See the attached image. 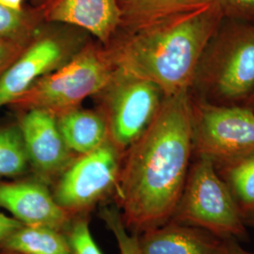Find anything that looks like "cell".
<instances>
[{
	"label": "cell",
	"mask_w": 254,
	"mask_h": 254,
	"mask_svg": "<svg viewBox=\"0 0 254 254\" xmlns=\"http://www.w3.org/2000/svg\"><path fill=\"white\" fill-rule=\"evenodd\" d=\"M43 20L33 8L9 9L0 5V40L30 43Z\"/></svg>",
	"instance_id": "cell-19"
},
{
	"label": "cell",
	"mask_w": 254,
	"mask_h": 254,
	"mask_svg": "<svg viewBox=\"0 0 254 254\" xmlns=\"http://www.w3.org/2000/svg\"><path fill=\"white\" fill-rule=\"evenodd\" d=\"M18 128L34 176L52 185L73 160L58 125L57 115L46 109L26 110Z\"/></svg>",
	"instance_id": "cell-9"
},
{
	"label": "cell",
	"mask_w": 254,
	"mask_h": 254,
	"mask_svg": "<svg viewBox=\"0 0 254 254\" xmlns=\"http://www.w3.org/2000/svg\"><path fill=\"white\" fill-rule=\"evenodd\" d=\"M64 234L70 246L71 254H104L91 236L90 216L71 218Z\"/></svg>",
	"instance_id": "cell-21"
},
{
	"label": "cell",
	"mask_w": 254,
	"mask_h": 254,
	"mask_svg": "<svg viewBox=\"0 0 254 254\" xmlns=\"http://www.w3.org/2000/svg\"><path fill=\"white\" fill-rule=\"evenodd\" d=\"M247 102V106L246 107H249L251 109H253L254 110V91L253 92V94L249 97V99L246 101Z\"/></svg>",
	"instance_id": "cell-28"
},
{
	"label": "cell",
	"mask_w": 254,
	"mask_h": 254,
	"mask_svg": "<svg viewBox=\"0 0 254 254\" xmlns=\"http://www.w3.org/2000/svg\"><path fill=\"white\" fill-rule=\"evenodd\" d=\"M37 177L0 180V208L25 225H43L63 231L71 218L55 200L52 191Z\"/></svg>",
	"instance_id": "cell-11"
},
{
	"label": "cell",
	"mask_w": 254,
	"mask_h": 254,
	"mask_svg": "<svg viewBox=\"0 0 254 254\" xmlns=\"http://www.w3.org/2000/svg\"><path fill=\"white\" fill-rule=\"evenodd\" d=\"M117 2L121 11V26H127L131 32L211 3L208 0H117Z\"/></svg>",
	"instance_id": "cell-15"
},
{
	"label": "cell",
	"mask_w": 254,
	"mask_h": 254,
	"mask_svg": "<svg viewBox=\"0 0 254 254\" xmlns=\"http://www.w3.org/2000/svg\"><path fill=\"white\" fill-rule=\"evenodd\" d=\"M98 216L115 237L120 254H142L138 242V235L127 230L122 218V213L115 203H104L99 210Z\"/></svg>",
	"instance_id": "cell-20"
},
{
	"label": "cell",
	"mask_w": 254,
	"mask_h": 254,
	"mask_svg": "<svg viewBox=\"0 0 254 254\" xmlns=\"http://www.w3.org/2000/svg\"><path fill=\"white\" fill-rule=\"evenodd\" d=\"M30 43L0 40V79Z\"/></svg>",
	"instance_id": "cell-23"
},
{
	"label": "cell",
	"mask_w": 254,
	"mask_h": 254,
	"mask_svg": "<svg viewBox=\"0 0 254 254\" xmlns=\"http://www.w3.org/2000/svg\"><path fill=\"white\" fill-rule=\"evenodd\" d=\"M195 81L220 102L248 100L254 91V25L218 29L201 57Z\"/></svg>",
	"instance_id": "cell-5"
},
{
	"label": "cell",
	"mask_w": 254,
	"mask_h": 254,
	"mask_svg": "<svg viewBox=\"0 0 254 254\" xmlns=\"http://www.w3.org/2000/svg\"><path fill=\"white\" fill-rule=\"evenodd\" d=\"M223 240L246 241L247 226L227 184L209 158L196 156L172 218Z\"/></svg>",
	"instance_id": "cell-3"
},
{
	"label": "cell",
	"mask_w": 254,
	"mask_h": 254,
	"mask_svg": "<svg viewBox=\"0 0 254 254\" xmlns=\"http://www.w3.org/2000/svg\"><path fill=\"white\" fill-rule=\"evenodd\" d=\"M30 169L27 150L18 127L0 128V178H16Z\"/></svg>",
	"instance_id": "cell-18"
},
{
	"label": "cell",
	"mask_w": 254,
	"mask_h": 254,
	"mask_svg": "<svg viewBox=\"0 0 254 254\" xmlns=\"http://www.w3.org/2000/svg\"><path fill=\"white\" fill-rule=\"evenodd\" d=\"M224 18L213 3L131 34L110 54L115 67L154 83L165 97L189 91Z\"/></svg>",
	"instance_id": "cell-2"
},
{
	"label": "cell",
	"mask_w": 254,
	"mask_h": 254,
	"mask_svg": "<svg viewBox=\"0 0 254 254\" xmlns=\"http://www.w3.org/2000/svg\"><path fill=\"white\" fill-rule=\"evenodd\" d=\"M0 251L22 254H71L63 231L43 225L25 224L3 242Z\"/></svg>",
	"instance_id": "cell-16"
},
{
	"label": "cell",
	"mask_w": 254,
	"mask_h": 254,
	"mask_svg": "<svg viewBox=\"0 0 254 254\" xmlns=\"http://www.w3.org/2000/svg\"><path fill=\"white\" fill-rule=\"evenodd\" d=\"M216 4L223 16L254 20V0H208Z\"/></svg>",
	"instance_id": "cell-22"
},
{
	"label": "cell",
	"mask_w": 254,
	"mask_h": 254,
	"mask_svg": "<svg viewBox=\"0 0 254 254\" xmlns=\"http://www.w3.org/2000/svg\"><path fill=\"white\" fill-rule=\"evenodd\" d=\"M0 254H22L15 252H9V251H0Z\"/></svg>",
	"instance_id": "cell-29"
},
{
	"label": "cell",
	"mask_w": 254,
	"mask_h": 254,
	"mask_svg": "<svg viewBox=\"0 0 254 254\" xmlns=\"http://www.w3.org/2000/svg\"><path fill=\"white\" fill-rule=\"evenodd\" d=\"M227 254H254V252H249L242 249L238 244V241L229 240Z\"/></svg>",
	"instance_id": "cell-25"
},
{
	"label": "cell",
	"mask_w": 254,
	"mask_h": 254,
	"mask_svg": "<svg viewBox=\"0 0 254 254\" xmlns=\"http://www.w3.org/2000/svg\"><path fill=\"white\" fill-rule=\"evenodd\" d=\"M193 154L216 166L254 154V110L249 107L192 103Z\"/></svg>",
	"instance_id": "cell-7"
},
{
	"label": "cell",
	"mask_w": 254,
	"mask_h": 254,
	"mask_svg": "<svg viewBox=\"0 0 254 254\" xmlns=\"http://www.w3.org/2000/svg\"><path fill=\"white\" fill-rule=\"evenodd\" d=\"M193 155L189 91L165 97L154 120L125 153L114 201L127 230L163 225L180 200Z\"/></svg>",
	"instance_id": "cell-1"
},
{
	"label": "cell",
	"mask_w": 254,
	"mask_h": 254,
	"mask_svg": "<svg viewBox=\"0 0 254 254\" xmlns=\"http://www.w3.org/2000/svg\"><path fill=\"white\" fill-rule=\"evenodd\" d=\"M244 222H245L247 227L254 228V215H252L250 217L244 218Z\"/></svg>",
	"instance_id": "cell-27"
},
{
	"label": "cell",
	"mask_w": 254,
	"mask_h": 254,
	"mask_svg": "<svg viewBox=\"0 0 254 254\" xmlns=\"http://www.w3.org/2000/svg\"><path fill=\"white\" fill-rule=\"evenodd\" d=\"M142 254H227L229 240L169 220L138 235Z\"/></svg>",
	"instance_id": "cell-13"
},
{
	"label": "cell",
	"mask_w": 254,
	"mask_h": 254,
	"mask_svg": "<svg viewBox=\"0 0 254 254\" xmlns=\"http://www.w3.org/2000/svg\"><path fill=\"white\" fill-rule=\"evenodd\" d=\"M23 2L24 0H0V5L9 9H21L24 8Z\"/></svg>",
	"instance_id": "cell-26"
},
{
	"label": "cell",
	"mask_w": 254,
	"mask_h": 254,
	"mask_svg": "<svg viewBox=\"0 0 254 254\" xmlns=\"http://www.w3.org/2000/svg\"><path fill=\"white\" fill-rule=\"evenodd\" d=\"M57 120L66 145L74 154H88L109 138L107 121L93 111L74 108L58 114Z\"/></svg>",
	"instance_id": "cell-14"
},
{
	"label": "cell",
	"mask_w": 254,
	"mask_h": 254,
	"mask_svg": "<svg viewBox=\"0 0 254 254\" xmlns=\"http://www.w3.org/2000/svg\"><path fill=\"white\" fill-rule=\"evenodd\" d=\"M103 91L109 139L125 154L152 123L165 96L153 82L118 67Z\"/></svg>",
	"instance_id": "cell-8"
},
{
	"label": "cell",
	"mask_w": 254,
	"mask_h": 254,
	"mask_svg": "<svg viewBox=\"0 0 254 254\" xmlns=\"http://www.w3.org/2000/svg\"><path fill=\"white\" fill-rule=\"evenodd\" d=\"M23 223L12 217H8L0 212V246L13 232L21 227Z\"/></svg>",
	"instance_id": "cell-24"
},
{
	"label": "cell",
	"mask_w": 254,
	"mask_h": 254,
	"mask_svg": "<svg viewBox=\"0 0 254 254\" xmlns=\"http://www.w3.org/2000/svg\"><path fill=\"white\" fill-rule=\"evenodd\" d=\"M114 70L110 55L85 49L37 80L9 106L24 111L46 109L58 115L103 91Z\"/></svg>",
	"instance_id": "cell-4"
},
{
	"label": "cell",
	"mask_w": 254,
	"mask_h": 254,
	"mask_svg": "<svg viewBox=\"0 0 254 254\" xmlns=\"http://www.w3.org/2000/svg\"><path fill=\"white\" fill-rule=\"evenodd\" d=\"M124 155L109 138L97 149L74 157L52 184L57 203L71 218L90 216L114 197Z\"/></svg>",
	"instance_id": "cell-6"
},
{
	"label": "cell",
	"mask_w": 254,
	"mask_h": 254,
	"mask_svg": "<svg viewBox=\"0 0 254 254\" xmlns=\"http://www.w3.org/2000/svg\"><path fill=\"white\" fill-rule=\"evenodd\" d=\"M216 168L227 184L243 219L254 215V154Z\"/></svg>",
	"instance_id": "cell-17"
},
{
	"label": "cell",
	"mask_w": 254,
	"mask_h": 254,
	"mask_svg": "<svg viewBox=\"0 0 254 254\" xmlns=\"http://www.w3.org/2000/svg\"><path fill=\"white\" fill-rule=\"evenodd\" d=\"M65 41L60 34H42L39 30L0 79V108L12 103L37 80L70 60L71 49Z\"/></svg>",
	"instance_id": "cell-10"
},
{
	"label": "cell",
	"mask_w": 254,
	"mask_h": 254,
	"mask_svg": "<svg viewBox=\"0 0 254 254\" xmlns=\"http://www.w3.org/2000/svg\"><path fill=\"white\" fill-rule=\"evenodd\" d=\"M31 5L43 22L80 27L104 44L122 24L117 0H31Z\"/></svg>",
	"instance_id": "cell-12"
}]
</instances>
